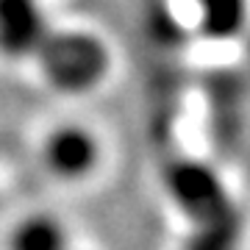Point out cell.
Listing matches in <instances>:
<instances>
[{"instance_id":"6","label":"cell","mask_w":250,"mask_h":250,"mask_svg":"<svg viewBox=\"0 0 250 250\" xmlns=\"http://www.w3.org/2000/svg\"><path fill=\"white\" fill-rule=\"evenodd\" d=\"M9 250H70L64 228L50 217H31L14 228Z\"/></svg>"},{"instance_id":"4","label":"cell","mask_w":250,"mask_h":250,"mask_svg":"<svg viewBox=\"0 0 250 250\" xmlns=\"http://www.w3.org/2000/svg\"><path fill=\"white\" fill-rule=\"evenodd\" d=\"M100 156V147L95 136L83 128L75 125H64L59 131L47 136L45 142V161L50 172L62 175V178H83L95 170Z\"/></svg>"},{"instance_id":"1","label":"cell","mask_w":250,"mask_h":250,"mask_svg":"<svg viewBox=\"0 0 250 250\" xmlns=\"http://www.w3.org/2000/svg\"><path fill=\"white\" fill-rule=\"evenodd\" d=\"M164 184L175 206L192 223L184 250H236L242 214L223 178L208 164L175 153L164 161Z\"/></svg>"},{"instance_id":"5","label":"cell","mask_w":250,"mask_h":250,"mask_svg":"<svg viewBox=\"0 0 250 250\" xmlns=\"http://www.w3.org/2000/svg\"><path fill=\"white\" fill-rule=\"evenodd\" d=\"M197 22L211 39H233L248 25L250 0H192Z\"/></svg>"},{"instance_id":"2","label":"cell","mask_w":250,"mask_h":250,"mask_svg":"<svg viewBox=\"0 0 250 250\" xmlns=\"http://www.w3.org/2000/svg\"><path fill=\"white\" fill-rule=\"evenodd\" d=\"M50 86L62 92H86L106 78L108 50L98 36L72 28H56L50 42L36 56Z\"/></svg>"},{"instance_id":"3","label":"cell","mask_w":250,"mask_h":250,"mask_svg":"<svg viewBox=\"0 0 250 250\" xmlns=\"http://www.w3.org/2000/svg\"><path fill=\"white\" fill-rule=\"evenodd\" d=\"M56 28L42 0H0V53L9 59H34L50 42Z\"/></svg>"}]
</instances>
